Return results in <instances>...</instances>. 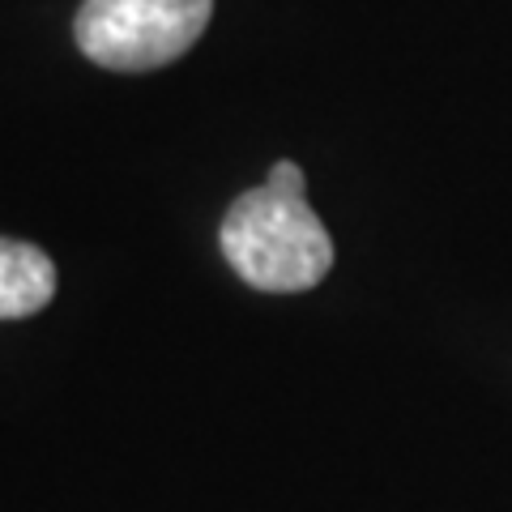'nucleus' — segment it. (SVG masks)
I'll return each mask as SVG.
<instances>
[{
    "label": "nucleus",
    "instance_id": "nucleus-3",
    "mask_svg": "<svg viewBox=\"0 0 512 512\" xmlns=\"http://www.w3.org/2000/svg\"><path fill=\"white\" fill-rule=\"evenodd\" d=\"M56 295L52 256L22 239H0V320H22Z\"/></svg>",
    "mask_w": 512,
    "mask_h": 512
},
{
    "label": "nucleus",
    "instance_id": "nucleus-2",
    "mask_svg": "<svg viewBox=\"0 0 512 512\" xmlns=\"http://www.w3.org/2000/svg\"><path fill=\"white\" fill-rule=\"evenodd\" d=\"M214 0H86L73 35L90 64L150 73L180 60L205 35Z\"/></svg>",
    "mask_w": 512,
    "mask_h": 512
},
{
    "label": "nucleus",
    "instance_id": "nucleus-1",
    "mask_svg": "<svg viewBox=\"0 0 512 512\" xmlns=\"http://www.w3.org/2000/svg\"><path fill=\"white\" fill-rule=\"evenodd\" d=\"M222 256L256 291L299 295L333 269V239L303 192L248 188L222 218Z\"/></svg>",
    "mask_w": 512,
    "mask_h": 512
},
{
    "label": "nucleus",
    "instance_id": "nucleus-4",
    "mask_svg": "<svg viewBox=\"0 0 512 512\" xmlns=\"http://www.w3.org/2000/svg\"><path fill=\"white\" fill-rule=\"evenodd\" d=\"M269 188H278V192H303V171H299V163H274V171H269V180H265Z\"/></svg>",
    "mask_w": 512,
    "mask_h": 512
}]
</instances>
